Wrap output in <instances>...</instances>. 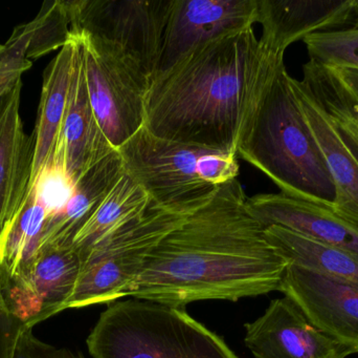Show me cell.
Instances as JSON below:
<instances>
[{
	"mask_svg": "<svg viewBox=\"0 0 358 358\" xmlns=\"http://www.w3.org/2000/svg\"><path fill=\"white\" fill-rule=\"evenodd\" d=\"M288 264L234 179L159 242L129 298L178 308L198 301L235 302L279 290Z\"/></svg>",
	"mask_w": 358,
	"mask_h": 358,
	"instance_id": "6da1fadb",
	"label": "cell"
},
{
	"mask_svg": "<svg viewBox=\"0 0 358 358\" xmlns=\"http://www.w3.org/2000/svg\"><path fill=\"white\" fill-rule=\"evenodd\" d=\"M284 61L261 46L254 27L198 46L151 80L145 128L174 142L237 155L261 92Z\"/></svg>",
	"mask_w": 358,
	"mask_h": 358,
	"instance_id": "7a4b0ae2",
	"label": "cell"
},
{
	"mask_svg": "<svg viewBox=\"0 0 358 358\" xmlns=\"http://www.w3.org/2000/svg\"><path fill=\"white\" fill-rule=\"evenodd\" d=\"M290 78L282 61L246 120L237 156L266 174L283 195L334 210L336 186Z\"/></svg>",
	"mask_w": 358,
	"mask_h": 358,
	"instance_id": "3957f363",
	"label": "cell"
},
{
	"mask_svg": "<svg viewBox=\"0 0 358 358\" xmlns=\"http://www.w3.org/2000/svg\"><path fill=\"white\" fill-rule=\"evenodd\" d=\"M86 344L94 358H238L183 309L134 298L101 313Z\"/></svg>",
	"mask_w": 358,
	"mask_h": 358,
	"instance_id": "277c9868",
	"label": "cell"
},
{
	"mask_svg": "<svg viewBox=\"0 0 358 358\" xmlns=\"http://www.w3.org/2000/svg\"><path fill=\"white\" fill-rule=\"evenodd\" d=\"M117 151L153 207L195 212L239 174L237 155L166 140L145 126Z\"/></svg>",
	"mask_w": 358,
	"mask_h": 358,
	"instance_id": "5b68a950",
	"label": "cell"
},
{
	"mask_svg": "<svg viewBox=\"0 0 358 358\" xmlns=\"http://www.w3.org/2000/svg\"><path fill=\"white\" fill-rule=\"evenodd\" d=\"M191 214L151 206L144 216L96 243L82 259L79 279L66 309L129 298L149 254Z\"/></svg>",
	"mask_w": 358,
	"mask_h": 358,
	"instance_id": "8992f818",
	"label": "cell"
},
{
	"mask_svg": "<svg viewBox=\"0 0 358 358\" xmlns=\"http://www.w3.org/2000/svg\"><path fill=\"white\" fill-rule=\"evenodd\" d=\"M173 0H69L73 36L104 42L151 80Z\"/></svg>",
	"mask_w": 358,
	"mask_h": 358,
	"instance_id": "52a82bcc",
	"label": "cell"
},
{
	"mask_svg": "<svg viewBox=\"0 0 358 358\" xmlns=\"http://www.w3.org/2000/svg\"><path fill=\"white\" fill-rule=\"evenodd\" d=\"M88 97L94 117L115 149L145 126L150 79L104 42L78 34Z\"/></svg>",
	"mask_w": 358,
	"mask_h": 358,
	"instance_id": "ba28073f",
	"label": "cell"
},
{
	"mask_svg": "<svg viewBox=\"0 0 358 358\" xmlns=\"http://www.w3.org/2000/svg\"><path fill=\"white\" fill-rule=\"evenodd\" d=\"M256 17L257 0H173L155 75L198 46L250 29Z\"/></svg>",
	"mask_w": 358,
	"mask_h": 358,
	"instance_id": "9c48e42d",
	"label": "cell"
},
{
	"mask_svg": "<svg viewBox=\"0 0 358 358\" xmlns=\"http://www.w3.org/2000/svg\"><path fill=\"white\" fill-rule=\"evenodd\" d=\"M81 266V256L73 246L40 250L24 277L4 284L8 306L15 319L34 328L66 310Z\"/></svg>",
	"mask_w": 358,
	"mask_h": 358,
	"instance_id": "30bf717a",
	"label": "cell"
},
{
	"mask_svg": "<svg viewBox=\"0 0 358 358\" xmlns=\"http://www.w3.org/2000/svg\"><path fill=\"white\" fill-rule=\"evenodd\" d=\"M279 291L326 336L358 353V290L330 277L288 264Z\"/></svg>",
	"mask_w": 358,
	"mask_h": 358,
	"instance_id": "8fae6325",
	"label": "cell"
},
{
	"mask_svg": "<svg viewBox=\"0 0 358 358\" xmlns=\"http://www.w3.org/2000/svg\"><path fill=\"white\" fill-rule=\"evenodd\" d=\"M255 358H346L349 349L326 336L288 298L271 301L262 317L245 325Z\"/></svg>",
	"mask_w": 358,
	"mask_h": 358,
	"instance_id": "7c38bea8",
	"label": "cell"
},
{
	"mask_svg": "<svg viewBox=\"0 0 358 358\" xmlns=\"http://www.w3.org/2000/svg\"><path fill=\"white\" fill-rule=\"evenodd\" d=\"M261 46L269 53L286 48L320 32L358 27V0H257Z\"/></svg>",
	"mask_w": 358,
	"mask_h": 358,
	"instance_id": "4fadbf2b",
	"label": "cell"
},
{
	"mask_svg": "<svg viewBox=\"0 0 358 358\" xmlns=\"http://www.w3.org/2000/svg\"><path fill=\"white\" fill-rule=\"evenodd\" d=\"M248 206L264 228L283 227L323 245L358 254V226L330 208L283 193L248 198Z\"/></svg>",
	"mask_w": 358,
	"mask_h": 358,
	"instance_id": "5bb4252c",
	"label": "cell"
},
{
	"mask_svg": "<svg viewBox=\"0 0 358 358\" xmlns=\"http://www.w3.org/2000/svg\"><path fill=\"white\" fill-rule=\"evenodd\" d=\"M76 38L78 46L69 103L52 155V158L62 160L65 170L75 183L84 172L117 151L107 140L92 111L86 86L81 43L79 38Z\"/></svg>",
	"mask_w": 358,
	"mask_h": 358,
	"instance_id": "9a60e30c",
	"label": "cell"
},
{
	"mask_svg": "<svg viewBox=\"0 0 358 358\" xmlns=\"http://www.w3.org/2000/svg\"><path fill=\"white\" fill-rule=\"evenodd\" d=\"M21 90L22 76L0 109V233L24 202L33 172L34 138L21 119Z\"/></svg>",
	"mask_w": 358,
	"mask_h": 358,
	"instance_id": "2e32d148",
	"label": "cell"
},
{
	"mask_svg": "<svg viewBox=\"0 0 358 358\" xmlns=\"http://www.w3.org/2000/svg\"><path fill=\"white\" fill-rule=\"evenodd\" d=\"M301 111L323 153L336 186L334 212L358 226V161L336 132L329 116L303 80L290 78Z\"/></svg>",
	"mask_w": 358,
	"mask_h": 358,
	"instance_id": "e0dca14e",
	"label": "cell"
},
{
	"mask_svg": "<svg viewBox=\"0 0 358 358\" xmlns=\"http://www.w3.org/2000/svg\"><path fill=\"white\" fill-rule=\"evenodd\" d=\"M124 174L123 161L117 151L84 172L76 182L75 189L63 209L46 220L40 250L73 246L76 235Z\"/></svg>",
	"mask_w": 358,
	"mask_h": 358,
	"instance_id": "ac0fdd59",
	"label": "cell"
},
{
	"mask_svg": "<svg viewBox=\"0 0 358 358\" xmlns=\"http://www.w3.org/2000/svg\"><path fill=\"white\" fill-rule=\"evenodd\" d=\"M77 46L78 39L73 37L59 50L44 71L37 121L33 132L34 162L29 187L54 155L69 103Z\"/></svg>",
	"mask_w": 358,
	"mask_h": 358,
	"instance_id": "d6986e66",
	"label": "cell"
},
{
	"mask_svg": "<svg viewBox=\"0 0 358 358\" xmlns=\"http://www.w3.org/2000/svg\"><path fill=\"white\" fill-rule=\"evenodd\" d=\"M48 212L33 189L0 233V273L3 283L21 279L39 254Z\"/></svg>",
	"mask_w": 358,
	"mask_h": 358,
	"instance_id": "ffe728a7",
	"label": "cell"
},
{
	"mask_svg": "<svg viewBox=\"0 0 358 358\" xmlns=\"http://www.w3.org/2000/svg\"><path fill=\"white\" fill-rule=\"evenodd\" d=\"M265 237L289 264L358 290V254L323 245L275 225L265 228Z\"/></svg>",
	"mask_w": 358,
	"mask_h": 358,
	"instance_id": "44dd1931",
	"label": "cell"
},
{
	"mask_svg": "<svg viewBox=\"0 0 358 358\" xmlns=\"http://www.w3.org/2000/svg\"><path fill=\"white\" fill-rule=\"evenodd\" d=\"M150 207V198L125 172L76 235L73 247L83 259L96 243L142 218Z\"/></svg>",
	"mask_w": 358,
	"mask_h": 358,
	"instance_id": "7402d4cb",
	"label": "cell"
},
{
	"mask_svg": "<svg viewBox=\"0 0 358 358\" xmlns=\"http://www.w3.org/2000/svg\"><path fill=\"white\" fill-rule=\"evenodd\" d=\"M69 0L44 1L35 19L19 25L4 46L10 54L31 61L61 50L73 40Z\"/></svg>",
	"mask_w": 358,
	"mask_h": 358,
	"instance_id": "603a6c76",
	"label": "cell"
},
{
	"mask_svg": "<svg viewBox=\"0 0 358 358\" xmlns=\"http://www.w3.org/2000/svg\"><path fill=\"white\" fill-rule=\"evenodd\" d=\"M303 81L310 88L330 121L358 161V105L330 67L309 60L303 67Z\"/></svg>",
	"mask_w": 358,
	"mask_h": 358,
	"instance_id": "cb8c5ba5",
	"label": "cell"
},
{
	"mask_svg": "<svg viewBox=\"0 0 358 358\" xmlns=\"http://www.w3.org/2000/svg\"><path fill=\"white\" fill-rule=\"evenodd\" d=\"M303 41L310 60L324 67L358 71V27L320 32Z\"/></svg>",
	"mask_w": 358,
	"mask_h": 358,
	"instance_id": "d4e9b609",
	"label": "cell"
},
{
	"mask_svg": "<svg viewBox=\"0 0 358 358\" xmlns=\"http://www.w3.org/2000/svg\"><path fill=\"white\" fill-rule=\"evenodd\" d=\"M75 184L65 170L63 162L58 158H52L40 170L29 191H35L45 207L48 219H50L63 209L75 189Z\"/></svg>",
	"mask_w": 358,
	"mask_h": 358,
	"instance_id": "484cf974",
	"label": "cell"
},
{
	"mask_svg": "<svg viewBox=\"0 0 358 358\" xmlns=\"http://www.w3.org/2000/svg\"><path fill=\"white\" fill-rule=\"evenodd\" d=\"M60 349L38 340L33 328L20 324L15 330L4 358H59Z\"/></svg>",
	"mask_w": 358,
	"mask_h": 358,
	"instance_id": "4316f807",
	"label": "cell"
},
{
	"mask_svg": "<svg viewBox=\"0 0 358 358\" xmlns=\"http://www.w3.org/2000/svg\"><path fill=\"white\" fill-rule=\"evenodd\" d=\"M20 324L15 319L8 306L3 279L0 273V358L6 357L10 338Z\"/></svg>",
	"mask_w": 358,
	"mask_h": 358,
	"instance_id": "83f0119b",
	"label": "cell"
},
{
	"mask_svg": "<svg viewBox=\"0 0 358 358\" xmlns=\"http://www.w3.org/2000/svg\"><path fill=\"white\" fill-rule=\"evenodd\" d=\"M33 62L27 60H20L16 57L8 54L4 44H0V79L12 71H27L31 69Z\"/></svg>",
	"mask_w": 358,
	"mask_h": 358,
	"instance_id": "f1b7e54d",
	"label": "cell"
},
{
	"mask_svg": "<svg viewBox=\"0 0 358 358\" xmlns=\"http://www.w3.org/2000/svg\"><path fill=\"white\" fill-rule=\"evenodd\" d=\"M330 69H334V73L338 76L341 81L343 82L345 88L348 90L349 94L358 104V71H355V69H334V67H330Z\"/></svg>",
	"mask_w": 358,
	"mask_h": 358,
	"instance_id": "f546056e",
	"label": "cell"
},
{
	"mask_svg": "<svg viewBox=\"0 0 358 358\" xmlns=\"http://www.w3.org/2000/svg\"><path fill=\"white\" fill-rule=\"evenodd\" d=\"M22 75L23 71H12V73L8 74L0 79V109H1L2 103H3L10 88H12L15 81Z\"/></svg>",
	"mask_w": 358,
	"mask_h": 358,
	"instance_id": "4dcf8cb0",
	"label": "cell"
},
{
	"mask_svg": "<svg viewBox=\"0 0 358 358\" xmlns=\"http://www.w3.org/2000/svg\"><path fill=\"white\" fill-rule=\"evenodd\" d=\"M59 358H84L81 353L71 352L69 349H60V357Z\"/></svg>",
	"mask_w": 358,
	"mask_h": 358,
	"instance_id": "1f68e13d",
	"label": "cell"
},
{
	"mask_svg": "<svg viewBox=\"0 0 358 358\" xmlns=\"http://www.w3.org/2000/svg\"><path fill=\"white\" fill-rule=\"evenodd\" d=\"M358 105V104H357Z\"/></svg>",
	"mask_w": 358,
	"mask_h": 358,
	"instance_id": "d6a6232c",
	"label": "cell"
}]
</instances>
